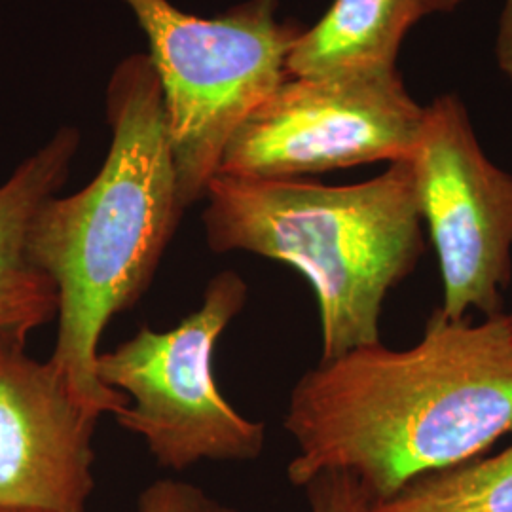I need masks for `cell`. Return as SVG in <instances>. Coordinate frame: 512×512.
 Returning a JSON list of instances; mask_svg holds the SVG:
<instances>
[{
  "mask_svg": "<svg viewBox=\"0 0 512 512\" xmlns=\"http://www.w3.org/2000/svg\"><path fill=\"white\" fill-rule=\"evenodd\" d=\"M283 425L298 450L294 486L348 473L370 503L478 459L512 435L509 319L473 325L435 310L412 348L378 342L319 361L294 385Z\"/></svg>",
  "mask_w": 512,
  "mask_h": 512,
  "instance_id": "6da1fadb",
  "label": "cell"
},
{
  "mask_svg": "<svg viewBox=\"0 0 512 512\" xmlns=\"http://www.w3.org/2000/svg\"><path fill=\"white\" fill-rule=\"evenodd\" d=\"M110 147L92 183L42 203L29 253L57 291V340L48 359L74 399L116 416L129 401L101 384L95 359L110 319L147 293L184 205L164 92L148 54L128 55L107 86Z\"/></svg>",
  "mask_w": 512,
  "mask_h": 512,
  "instance_id": "7a4b0ae2",
  "label": "cell"
},
{
  "mask_svg": "<svg viewBox=\"0 0 512 512\" xmlns=\"http://www.w3.org/2000/svg\"><path fill=\"white\" fill-rule=\"evenodd\" d=\"M203 200L205 239L215 253L264 256L310 281L321 319V361L380 342L385 296L414 272L425 251L408 160L344 186L217 175Z\"/></svg>",
  "mask_w": 512,
  "mask_h": 512,
  "instance_id": "3957f363",
  "label": "cell"
},
{
  "mask_svg": "<svg viewBox=\"0 0 512 512\" xmlns=\"http://www.w3.org/2000/svg\"><path fill=\"white\" fill-rule=\"evenodd\" d=\"M162 84L184 209L203 200L241 122L283 84L302 27L275 18L277 0H245L217 18L169 0H124Z\"/></svg>",
  "mask_w": 512,
  "mask_h": 512,
  "instance_id": "277c9868",
  "label": "cell"
},
{
  "mask_svg": "<svg viewBox=\"0 0 512 512\" xmlns=\"http://www.w3.org/2000/svg\"><path fill=\"white\" fill-rule=\"evenodd\" d=\"M238 272L215 275L196 311L169 330L141 327L129 340L97 353L95 376L128 397L118 423L147 442L158 465L184 471L200 461H253L266 444V425L224 399L213 353L247 302Z\"/></svg>",
  "mask_w": 512,
  "mask_h": 512,
  "instance_id": "5b68a950",
  "label": "cell"
},
{
  "mask_svg": "<svg viewBox=\"0 0 512 512\" xmlns=\"http://www.w3.org/2000/svg\"><path fill=\"white\" fill-rule=\"evenodd\" d=\"M425 105L395 69L294 78L279 84L236 129L219 173L304 179L355 165L410 160Z\"/></svg>",
  "mask_w": 512,
  "mask_h": 512,
  "instance_id": "8992f818",
  "label": "cell"
},
{
  "mask_svg": "<svg viewBox=\"0 0 512 512\" xmlns=\"http://www.w3.org/2000/svg\"><path fill=\"white\" fill-rule=\"evenodd\" d=\"M421 219L439 255L450 321L503 313L512 274V175L486 156L465 103L444 93L425 105L410 156Z\"/></svg>",
  "mask_w": 512,
  "mask_h": 512,
  "instance_id": "52a82bcc",
  "label": "cell"
},
{
  "mask_svg": "<svg viewBox=\"0 0 512 512\" xmlns=\"http://www.w3.org/2000/svg\"><path fill=\"white\" fill-rule=\"evenodd\" d=\"M99 418L25 336L0 334V512L88 511Z\"/></svg>",
  "mask_w": 512,
  "mask_h": 512,
  "instance_id": "ba28073f",
  "label": "cell"
},
{
  "mask_svg": "<svg viewBox=\"0 0 512 512\" xmlns=\"http://www.w3.org/2000/svg\"><path fill=\"white\" fill-rule=\"evenodd\" d=\"M80 141L73 126L57 129L0 184V334L27 338L57 315V291L29 253V230L42 203L63 188Z\"/></svg>",
  "mask_w": 512,
  "mask_h": 512,
  "instance_id": "9c48e42d",
  "label": "cell"
},
{
  "mask_svg": "<svg viewBox=\"0 0 512 512\" xmlns=\"http://www.w3.org/2000/svg\"><path fill=\"white\" fill-rule=\"evenodd\" d=\"M425 16L423 0H334L325 16L294 40L287 74L329 78L395 69L404 38Z\"/></svg>",
  "mask_w": 512,
  "mask_h": 512,
  "instance_id": "30bf717a",
  "label": "cell"
},
{
  "mask_svg": "<svg viewBox=\"0 0 512 512\" xmlns=\"http://www.w3.org/2000/svg\"><path fill=\"white\" fill-rule=\"evenodd\" d=\"M366 512H512V446L421 476Z\"/></svg>",
  "mask_w": 512,
  "mask_h": 512,
  "instance_id": "8fae6325",
  "label": "cell"
},
{
  "mask_svg": "<svg viewBox=\"0 0 512 512\" xmlns=\"http://www.w3.org/2000/svg\"><path fill=\"white\" fill-rule=\"evenodd\" d=\"M139 512H238L196 484L162 478L147 486L137 501Z\"/></svg>",
  "mask_w": 512,
  "mask_h": 512,
  "instance_id": "7c38bea8",
  "label": "cell"
},
{
  "mask_svg": "<svg viewBox=\"0 0 512 512\" xmlns=\"http://www.w3.org/2000/svg\"><path fill=\"white\" fill-rule=\"evenodd\" d=\"M310 512H366L370 499L348 473L327 471L313 476L304 486Z\"/></svg>",
  "mask_w": 512,
  "mask_h": 512,
  "instance_id": "4fadbf2b",
  "label": "cell"
},
{
  "mask_svg": "<svg viewBox=\"0 0 512 512\" xmlns=\"http://www.w3.org/2000/svg\"><path fill=\"white\" fill-rule=\"evenodd\" d=\"M495 59L501 73L512 82V0H505L501 18L497 23L495 37Z\"/></svg>",
  "mask_w": 512,
  "mask_h": 512,
  "instance_id": "5bb4252c",
  "label": "cell"
},
{
  "mask_svg": "<svg viewBox=\"0 0 512 512\" xmlns=\"http://www.w3.org/2000/svg\"><path fill=\"white\" fill-rule=\"evenodd\" d=\"M429 14H446L452 12L463 0H423Z\"/></svg>",
  "mask_w": 512,
  "mask_h": 512,
  "instance_id": "9a60e30c",
  "label": "cell"
},
{
  "mask_svg": "<svg viewBox=\"0 0 512 512\" xmlns=\"http://www.w3.org/2000/svg\"><path fill=\"white\" fill-rule=\"evenodd\" d=\"M507 319H509V325H511V330H512V313H511V315H507Z\"/></svg>",
  "mask_w": 512,
  "mask_h": 512,
  "instance_id": "2e32d148",
  "label": "cell"
}]
</instances>
